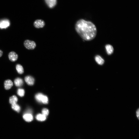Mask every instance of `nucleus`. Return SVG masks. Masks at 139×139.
Wrapping results in <instances>:
<instances>
[{"mask_svg": "<svg viewBox=\"0 0 139 139\" xmlns=\"http://www.w3.org/2000/svg\"><path fill=\"white\" fill-rule=\"evenodd\" d=\"M96 62L99 65H102L104 63V60L99 55H97L95 57Z\"/></svg>", "mask_w": 139, "mask_h": 139, "instance_id": "nucleus-13", "label": "nucleus"}, {"mask_svg": "<svg viewBox=\"0 0 139 139\" xmlns=\"http://www.w3.org/2000/svg\"><path fill=\"white\" fill-rule=\"evenodd\" d=\"M16 68L18 72L21 74L24 72V69L23 66L20 64H18L16 66Z\"/></svg>", "mask_w": 139, "mask_h": 139, "instance_id": "nucleus-14", "label": "nucleus"}, {"mask_svg": "<svg viewBox=\"0 0 139 139\" xmlns=\"http://www.w3.org/2000/svg\"><path fill=\"white\" fill-rule=\"evenodd\" d=\"M36 118L37 120L42 121L46 119V117L42 114H39L37 115Z\"/></svg>", "mask_w": 139, "mask_h": 139, "instance_id": "nucleus-16", "label": "nucleus"}, {"mask_svg": "<svg viewBox=\"0 0 139 139\" xmlns=\"http://www.w3.org/2000/svg\"><path fill=\"white\" fill-rule=\"evenodd\" d=\"M25 81L27 84L29 85H33L34 83V79L32 76H28L25 77L24 78Z\"/></svg>", "mask_w": 139, "mask_h": 139, "instance_id": "nucleus-6", "label": "nucleus"}, {"mask_svg": "<svg viewBox=\"0 0 139 139\" xmlns=\"http://www.w3.org/2000/svg\"><path fill=\"white\" fill-rule=\"evenodd\" d=\"M47 6L50 8H53L56 5L57 0H45Z\"/></svg>", "mask_w": 139, "mask_h": 139, "instance_id": "nucleus-9", "label": "nucleus"}, {"mask_svg": "<svg viewBox=\"0 0 139 139\" xmlns=\"http://www.w3.org/2000/svg\"><path fill=\"white\" fill-rule=\"evenodd\" d=\"M36 100L38 102L46 104L48 103V99L47 97L41 93L36 94L35 96Z\"/></svg>", "mask_w": 139, "mask_h": 139, "instance_id": "nucleus-2", "label": "nucleus"}, {"mask_svg": "<svg viewBox=\"0 0 139 139\" xmlns=\"http://www.w3.org/2000/svg\"><path fill=\"white\" fill-rule=\"evenodd\" d=\"M14 83L16 86L17 87H20L23 85V82L22 79L18 77L15 80Z\"/></svg>", "mask_w": 139, "mask_h": 139, "instance_id": "nucleus-12", "label": "nucleus"}, {"mask_svg": "<svg viewBox=\"0 0 139 139\" xmlns=\"http://www.w3.org/2000/svg\"><path fill=\"white\" fill-rule=\"evenodd\" d=\"M23 119L26 121L30 122L33 119V116L31 113H26L23 116Z\"/></svg>", "mask_w": 139, "mask_h": 139, "instance_id": "nucleus-8", "label": "nucleus"}, {"mask_svg": "<svg viewBox=\"0 0 139 139\" xmlns=\"http://www.w3.org/2000/svg\"><path fill=\"white\" fill-rule=\"evenodd\" d=\"M12 108L18 112H19L20 110V107L19 105L16 103L11 105Z\"/></svg>", "mask_w": 139, "mask_h": 139, "instance_id": "nucleus-17", "label": "nucleus"}, {"mask_svg": "<svg viewBox=\"0 0 139 139\" xmlns=\"http://www.w3.org/2000/svg\"><path fill=\"white\" fill-rule=\"evenodd\" d=\"M136 115L138 120H139V109L138 108L136 111Z\"/></svg>", "mask_w": 139, "mask_h": 139, "instance_id": "nucleus-20", "label": "nucleus"}, {"mask_svg": "<svg viewBox=\"0 0 139 139\" xmlns=\"http://www.w3.org/2000/svg\"><path fill=\"white\" fill-rule=\"evenodd\" d=\"M10 25V22L7 20H3L0 21V28H5Z\"/></svg>", "mask_w": 139, "mask_h": 139, "instance_id": "nucleus-10", "label": "nucleus"}, {"mask_svg": "<svg viewBox=\"0 0 139 139\" xmlns=\"http://www.w3.org/2000/svg\"><path fill=\"white\" fill-rule=\"evenodd\" d=\"M4 87L6 90L10 89L13 86V84L12 82L10 80H5L4 82Z\"/></svg>", "mask_w": 139, "mask_h": 139, "instance_id": "nucleus-7", "label": "nucleus"}, {"mask_svg": "<svg viewBox=\"0 0 139 139\" xmlns=\"http://www.w3.org/2000/svg\"><path fill=\"white\" fill-rule=\"evenodd\" d=\"M34 27L36 28H42L45 25V21L41 19H37L35 20L33 22Z\"/></svg>", "mask_w": 139, "mask_h": 139, "instance_id": "nucleus-4", "label": "nucleus"}, {"mask_svg": "<svg viewBox=\"0 0 139 139\" xmlns=\"http://www.w3.org/2000/svg\"><path fill=\"white\" fill-rule=\"evenodd\" d=\"M18 101L17 97L15 95L11 97L9 99L10 103L12 105L16 103Z\"/></svg>", "mask_w": 139, "mask_h": 139, "instance_id": "nucleus-15", "label": "nucleus"}, {"mask_svg": "<svg viewBox=\"0 0 139 139\" xmlns=\"http://www.w3.org/2000/svg\"><path fill=\"white\" fill-rule=\"evenodd\" d=\"M42 114L46 117L47 116L49 113L48 110L46 108H44L42 110Z\"/></svg>", "mask_w": 139, "mask_h": 139, "instance_id": "nucleus-19", "label": "nucleus"}, {"mask_svg": "<svg viewBox=\"0 0 139 139\" xmlns=\"http://www.w3.org/2000/svg\"><path fill=\"white\" fill-rule=\"evenodd\" d=\"M23 44L25 47L28 50L34 49L36 46V44L34 41L28 39L24 41Z\"/></svg>", "mask_w": 139, "mask_h": 139, "instance_id": "nucleus-3", "label": "nucleus"}, {"mask_svg": "<svg viewBox=\"0 0 139 139\" xmlns=\"http://www.w3.org/2000/svg\"><path fill=\"white\" fill-rule=\"evenodd\" d=\"M9 60L11 62H14L18 59V55L14 51H11L10 52L8 55Z\"/></svg>", "mask_w": 139, "mask_h": 139, "instance_id": "nucleus-5", "label": "nucleus"}, {"mask_svg": "<svg viewBox=\"0 0 139 139\" xmlns=\"http://www.w3.org/2000/svg\"><path fill=\"white\" fill-rule=\"evenodd\" d=\"M105 48L107 53L108 55H111L113 53L114 48L111 45L107 44L106 45Z\"/></svg>", "mask_w": 139, "mask_h": 139, "instance_id": "nucleus-11", "label": "nucleus"}, {"mask_svg": "<svg viewBox=\"0 0 139 139\" xmlns=\"http://www.w3.org/2000/svg\"><path fill=\"white\" fill-rule=\"evenodd\" d=\"M24 90L22 89L19 88L18 90L17 94L19 95L21 97H22L24 96Z\"/></svg>", "mask_w": 139, "mask_h": 139, "instance_id": "nucleus-18", "label": "nucleus"}, {"mask_svg": "<svg viewBox=\"0 0 139 139\" xmlns=\"http://www.w3.org/2000/svg\"><path fill=\"white\" fill-rule=\"evenodd\" d=\"M3 52L0 49V57H1L3 55Z\"/></svg>", "mask_w": 139, "mask_h": 139, "instance_id": "nucleus-21", "label": "nucleus"}, {"mask_svg": "<svg viewBox=\"0 0 139 139\" xmlns=\"http://www.w3.org/2000/svg\"><path fill=\"white\" fill-rule=\"evenodd\" d=\"M75 30L83 40L89 41L93 39L96 37L97 29L92 22L83 19L78 20L75 25Z\"/></svg>", "mask_w": 139, "mask_h": 139, "instance_id": "nucleus-1", "label": "nucleus"}]
</instances>
